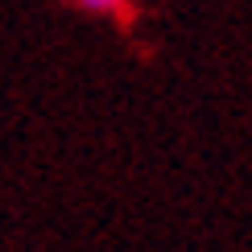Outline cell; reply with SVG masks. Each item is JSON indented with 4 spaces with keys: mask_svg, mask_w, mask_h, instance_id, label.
I'll use <instances>...</instances> for the list:
<instances>
[{
    "mask_svg": "<svg viewBox=\"0 0 252 252\" xmlns=\"http://www.w3.org/2000/svg\"><path fill=\"white\" fill-rule=\"evenodd\" d=\"M124 0H79V8H87V13H116Z\"/></svg>",
    "mask_w": 252,
    "mask_h": 252,
    "instance_id": "6da1fadb",
    "label": "cell"
}]
</instances>
